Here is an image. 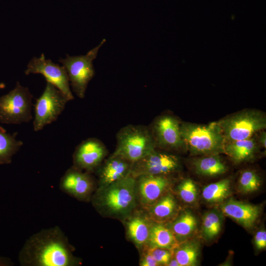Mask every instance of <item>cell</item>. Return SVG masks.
I'll use <instances>...</instances> for the list:
<instances>
[{"label":"cell","instance_id":"d6986e66","mask_svg":"<svg viewBox=\"0 0 266 266\" xmlns=\"http://www.w3.org/2000/svg\"><path fill=\"white\" fill-rule=\"evenodd\" d=\"M151 227L148 221L140 217H133L128 223L129 235L138 247L148 243Z\"/></svg>","mask_w":266,"mask_h":266},{"label":"cell","instance_id":"30bf717a","mask_svg":"<svg viewBox=\"0 0 266 266\" xmlns=\"http://www.w3.org/2000/svg\"><path fill=\"white\" fill-rule=\"evenodd\" d=\"M179 166L176 156L158 152L156 149L133 163L130 174L135 178L143 175H166L176 171Z\"/></svg>","mask_w":266,"mask_h":266},{"label":"cell","instance_id":"4fadbf2b","mask_svg":"<svg viewBox=\"0 0 266 266\" xmlns=\"http://www.w3.org/2000/svg\"><path fill=\"white\" fill-rule=\"evenodd\" d=\"M60 189L80 200H88L94 188V182L89 173L83 172L74 166L67 169L60 182Z\"/></svg>","mask_w":266,"mask_h":266},{"label":"cell","instance_id":"4dcf8cb0","mask_svg":"<svg viewBox=\"0 0 266 266\" xmlns=\"http://www.w3.org/2000/svg\"><path fill=\"white\" fill-rule=\"evenodd\" d=\"M160 265L147 250L143 255L140 263L141 266H157Z\"/></svg>","mask_w":266,"mask_h":266},{"label":"cell","instance_id":"6da1fadb","mask_svg":"<svg viewBox=\"0 0 266 266\" xmlns=\"http://www.w3.org/2000/svg\"><path fill=\"white\" fill-rule=\"evenodd\" d=\"M71 248L58 226L42 230L32 235L19 256L23 266H70L76 264Z\"/></svg>","mask_w":266,"mask_h":266},{"label":"cell","instance_id":"5b68a950","mask_svg":"<svg viewBox=\"0 0 266 266\" xmlns=\"http://www.w3.org/2000/svg\"><path fill=\"white\" fill-rule=\"evenodd\" d=\"M33 98L29 89L17 81L13 89L0 97V123L20 124L30 122L33 118Z\"/></svg>","mask_w":266,"mask_h":266},{"label":"cell","instance_id":"f1b7e54d","mask_svg":"<svg viewBox=\"0 0 266 266\" xmlns=\"http://www.w3.org/2000/svg\"><path fill=\"white\" fill-rule=\"evenodd\" d=\"M147 251L153 257L158 264L167 266L171 259L173 251L155 247H149Z\"/></svg>","mask_w":266,"mask_h":266},{"label":"cell","instance_id":"484cf974","mask_svg":"<svg viewBox=\"0 0 266 266\" xmlns=\"http://www.w3.org/2000/svg\"><path fill=\"white\" fill-rule=\"evenodd\" d=\"M222 222L218 212L211 211L206 213L203 217L202 225L204 238L210 240L216 237L221 230Z\"/></svg>","mask_w":266,"mask_h":266},{"label":"cell","instance_id":"1f68e13d","mask_svg":"<svg viewBox=\"0 0 266 266\" xmlns=\"http://www.w3.org/2000/svg\"><path fill=\"white\" fill-rule=\"evenodd\" d=\"M266 134L265 132H263L260 136V142L263 146L266 148Z\"/></svg>","mask_w":266,"mask_h":266},{"label":"cell","instance_id":"d6a6232c","mask_svg":"<svg viewBox=\"0 0 266 266\" xmlns=\"http://www.w3.org/2000/svg\"><path fill=\"white\" fill-rule=\"evenodd\" d=\"M167 266H179V265L176 260L174 258L170 259Z\"/></svg>","mask_w":266,"mask_h":266},{"label":"cell","instance_id":"7a4b0ae2","mask_svg":"<svg viewBox=\"0 0 266 266\" xmlns=\"http://www.w3.org/2000/svg\"><path fill=\"white\" fill-rule=\"evenodd\" d=\"M136 178L130 174L104 188H99L94 204L110 215H125L134 208L136 201Z\"/></svg>","mask_w":266,"mask_h":266},{"label":"cell","instance_id":"ac0fdd59","mask_svg":"<svg viewBox=\"0 0 266 266\" xmlns=\"http://www.w3.org/2000/svg\"><path fill=\"white\" fill-rule=\"evenodd\" d=\"M150 247L173 251L179 244L172 231L162 224L151 226L148 240Z\"/></svg>","mask_w":266,"mask_h":266},{"label":"cell","instance_id":"836d02e7","mask_svg":"<svg viewBox=\"0 0 266 266\" xmlns=\"http://www.w3.org/2000/svg\"><path fill=\"white\" fill-rule=\"evenodd\" d=\"M5 87V85L3 83H0V89H3Z\"/></svg>","mask_w":266,"mask_h":266},{"label":"cell","instance_id":"2e32d148","mask_svg":"<svg viewBox=\"0 0 266 266\" xmlns=\"http://www.w3.org/2000/svg\"><path fill=\"white\" fill-rule=\"evenodd\" d=\"M221 209L224 214L246 229H250L254 225L260 213V208L258 206L233 199L223 203Z\"/></svg>","mask_w":266,"mask_h":266},{"label":"cell","instance_id":"4316f807","mask_svg":"<svg viewBox=\"0 0 266 266\" xmlns=\"http://www.w3.org/2000/svg\"><path fill=\"white\" fill-rule=\"evenodd\" d=\"M261 186V180L254 171L246 170L242 172L239 180V190L245 193H252L257 191Z\"/></svg>","mask_w":266,"mask_h":266},{"label":"cell","instance_id":"603a6c76","mask_svg":"<svg viewBox=\"0 0 266 266\" xmlns=\"http://www.w3.org/2000/svg\"><path fill=\"white\" fill-rule=\"evenodd\" d=\"M230 193L231 181L229 179H224L204 187L202 195L206 201L216 203L226 199Z\"/></svg>","mask_w":266,"mask_h":266},{"label":"cell","instance_id":"cb8c5ba5","mask_svg":"<svg viewBox=\"0 0 266 266\" xmlns=\"http://www.w3.org/2000/svg\"><path fill=\"white\" fill-rule=\"evenodd\" d=\"M197 226L196 217L190 211H185L173 223L171 230L176 237L185 238L192 234Z\"/></svg>","mask_w":266,"mask_h":266},{"label":"cell","instance_id":"9a60e30c","mask_svg":"<svg viewBox=\"0 0 266 266\" xmlns=\"http://www.w3.org/2000/svg\"><path fill=\"white\" fill-rule=\"evenodd\" d=\"M133 163L113 153L98 167L99 188H104L130 174Z\"/></svg>","mask_w":266,"mask_h":266},{"label":"cell","instance_id":"52a82bcc","mask_svg":"<svg viewBox=\"0 0 266 266\" xmlns=\"http://www.w3.org/2000/svg\"><path fill=\"white\" fill-rule=\"evenodd\" d=\"M105 41V39H103L85 55L70 56L66 55V58L59 60L66 71L73 92L80 99L85 97L88 84L95 74L93 62Z\"/></svg>","mask_w":266,"mask_h":266},{"label":"cell","instance_id":"7402d4cb","mask_svg":"<svg viewBox=\"0 0 266 266\" xmlns=\"http://www.w3.org/2000/svg\"><path fill=\"white\" fill-rule=\"evenodd\" d=\"M197 172L205 176H216L225 173L226 165L217 155L209 156L196 160L194 163Z\"/></svg>","mask_w":266,"mask_h":266},{"label":"cell","instance_id":"8fae6325","mask_svg":"<svg viewBox=\"0 0 266 266\" xmlns=\"http://www.w3.org/2000/svg\"><path fill=\"white\" fill-rule=\"evenodd\" d=\"M106 154L107 149L101 141L88 138L76 148L73 155V166L90 173L100 166Z\"/></svg>","mask_w":266,"mask_h":266},{"label":"cell","instance_id":"ffe728a7","mask_svg":"<svg viewBox=\"0 0 266 266\" xmlns=\"http://www.w3.org/2000/svg\"><path fill=\"white\" fill-rule=\"evenodd\" d=\"M177 208V204L174 197L168 194L163 196L148 209L151 218L162 221L172 216Z\"/></svg>","mask_w":266,"mask_h":266},{"label":"cell","instance_id":"d4e9b609","mask_svg":"<svg viewBox=\"0 0 266 266\" xmlns=\"http://www.w3.org/2000/svg\"><path fill=\"white\" fill-rule=\"evenodd\" d=\"M176 249L175 259L179 266H192L196 264L200 252L197 243L189 242Z\"/></svg>","mask_w":266,"mask_h":266},{"label":"cell","instance_id":"9c48e42d","mask_svg":"<svg viewBox=\"0 0 266 266\" xmlns=\"http://www.w3.org/2000/svg\"><path fill=\"white\" fill-rule=\"evenodd\" d=\"M26 75L31 73L41 74L58 89L68 101L74 99L70 88V84L66 71L64 66L54 63L50 59H46L43 53L38 58L33 57L27 65L25 71Z\"/></svg>","mask_w":266,"mask_h":266},{"label":"cell","instance_id":"e0dca14e","mask_svg":"<svg viewBox=\"0 0 266 266\" xmlns=\"http://www.w3.org/2000/svg\"><path fill=\"white\" fill-rule=\"evenodd\" d=\"M257 149V143L254 138L226 142L224 153L236 163L252 158Z\"/></svg>","mask_w":266,"mask_h":266},{"label":"cell","instance_id":"3957f363","mask_svg":"<svg viewBox=\"0 0 266 266\" xmlns=\"http://www.w3.org/2000/svg\"><path fill=\"white\" fill-rule=\"evenodd\" d=\"M180 129L184 145L192 153H224L226 141L217 123L207 125L184 123L180 125Z\"/></svg>","mask_w":266,"mask_h":266},{"label":"cell","instance_id":"277c9868","mask_svg":"<svg viewBox=\"0 0 266 266\" xmlns=\"http://www.w3.org/2000/svg\"><path fill=\"white\" fill-rule=\"evenodd\" d=\"M114 154L133 164L156 149L151 129L142 125H129L121 129L116 135Z\"/></svg>","mask_w":266,"mask_h":266},{"label":"cell","instance_id":"ba28073f","mask_svg":"<svg viewBox=\"0 0 266 266\" xmlns=\"http://www.w3.org/2000/svg\"><path fill=\"white\" fill-rule=\"evenodd\" d=\"M68 101L58 89L47 82L43 92L34 104L33 131H41L46 126L56 121L64 110Z\"/></svg>","mask_w":266,"mask_h":266},{"label":"cell","instance_id":"7c38bea8","mask_svg":"<svg viewBox=\"0 0 266 266\" xmlns=\"http://www.w3.org/2000/svg\"><path fill=\"white\" fill-rule=\"evenodd\" d=\"M136 183L140 203L148 209L163 196L170 180L165 175H143L136 178Z\"/></svg>","mask_w":266,"mask_h":266},{"label":"cell","instance_id":"5bb4252c","mask_svg":"<svg viewBox=\"0 0 266 266\" xmlns=\"http://www.w3.org/2000/svg\"><path fill=\"white\" fill-rule=\"evenodd\" d=\"M180 124L175 118L168 115L159 117L154 123L151 131L156 145L172 149L184 146Z\"/></svg>","mask_w":266,"mask_h":266},{"label":"cell","instance_id":"8992f818","mask_svg":"<svg viewBox=\"0 0 266 266\" xmlns=\"http://www.w3.org/2000/svg\"><path fill=\"white\" fill-rule=\"evenodd\" d=\"M217 124L228 142L251 138L266 128V118L260 111L247 110L225 118Z\"/></svg>","mask_w":266,"mask_h":266},{"label":"cell","instance_id":"44dd1931","mask_svg":"<svg viewBox=\"0 0 266 266\" xmlns=\"http://www.w3.org/2000/svg\"><path fill=\"white\" fill-rule=\"evenodd\" d=\"M17 133L10 134L0 126V163H9L12 157L23 145V142L16 139Z\"/></svg>","mask_w":266,"mask_h":266},{"label":"cell","instance_id":"f546056e","mask_svg":"<svg viewBox=\"0 0 266 266\" xmlns=\"http://www.w3.org/2000/svg\"><path fill=\"white\" fill-rule=\"evenodd\" d=\"M254 243L259 250L264 249L266 247V231L261 230L258 231L254 236Z\"/></svg>","mask_w":266,"mask_h":266},{"label":"cell","instance_id":"83f0119b","mask_svg":"<svg viewBox=\"0 0 266 266\" xmlns=\"http://www.w3.org/2000/svg\"><path fill=\"white\" fill-rule=\"evenodd\" d=\"M180 199L185 202L193 203L197 199V189L194 181L190 179L183 180L177 187Z\"/></svg>","mask_w":266,"mask_h":266}]
</instances>
